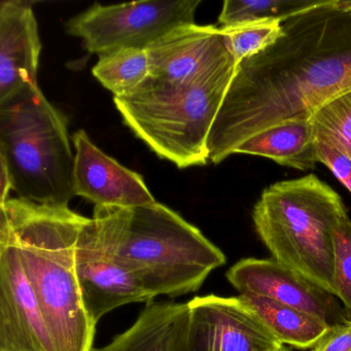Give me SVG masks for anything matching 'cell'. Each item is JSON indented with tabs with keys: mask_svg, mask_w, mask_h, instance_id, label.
I'll return each mask as SVG.
<instances>
[{
	"mask_svg": "<svg viewBox=\"0 0 351 351\" xmlns=\"http://www.w3.org/2000/svg\"><path fill=\"white\" fill-rule=\"evenodd\" d=\"M262 320L281 345L313 348L332 326L308 312L262 295H238Z\"/></svg>",
	"mask_w": 351,
	"mask_h": 351,
	"instance_id": "e0dca14e",
	"label": "cell"
},
{
	"mask_svg": "<svg viewBox=\"0 0 351 351\" xmlns=\"http://www.w3.org/2000/svg\"><path fill=\"white\" fill-rule=\"evenodd\" d=\"M344 213L341 197L309 174L265 189L252 219L274 260L336 295L332 235Z\"/></svg>",
	"mask_w": 351,
	"mask_h": 351,
	"instance_id": "5b68a950",
	"label": "cell"
},
{
	"mask_svg": "<svg viewBox=\"0 0 351 351\" xmlns=\"http://www.w3.org/2000/svg\"><path fill=\"white\" fill-rule=\"evenodd\" d=\"M235 71L232 57L182 83L147 77L114 102L125 124L160 158L180 169L206 165L209 133Z\"/></svg>",
	"mask_w": 351,
	"mask_h": 351,
	"instance_id": "277c9868",
	"label": "cell"
},
{
	"mask_svg": "<svg viewBox=\"0 0 351 351\" xmlns=\"http://www.w3.org/2000/svg\"><path fill=\"white\" fill-rule=\"evenodd\" d=\"M235 154L268 158L299 170L313 169L318 162L311 120L289 121L258 133L240 145Z\"/></svg>",
	"mask_w": 351,
	"mask_h": 351,
	"instance_id": "2e32d148",
	"label": "cell"
},
{
	"mask_svg": "<svg viewBox=\"0 0 351 351\" xmlns=\"http://www.w3.org/2000/svg\"><path fill=\"white\" fill-rule=\"evenodd\" d=\"M326 0H227L219 14L221 28L261 20H285L324 5Z\"/></svg>",
	"mask_w": 351,
	"mask_h": 351,
	"instance_id": "d6986e66",
	"label": "cell"
},
{
	"mask_svg": "<svg viewBox=\"0 0 351 351\" xmlns=\"http://www.w3.org/2000/svg\"><path fill=\"white\" fill-rule=\"evenodd\" d=\"M226 277L239 295L268 298L308 312L330 326L349 322L336 295L274 258H242Z\"/></svg>",
	"mask_w": 351,
	"mask_h": 351,
	"instance_id": "8fae6325",
	"label": "cell"
},
{
	"mask_svg": "<svg viewBox=\"0 0 351 351\" xmlns=\"http://www.w3.org/2000/svg\"><path fill=\"white\" fill-rule=\"evenodd\" d=\"M200 0H147L123 5L95 3L65 24L86 50L101 55L127 48L147 49L178 26L193 24Z\"/></svg>",
	"mask_w": 351,
	"mask_h": 351,
	"instance_id": "52a82bcc",
	"label": "cell"
},
{
	"mask_svg": "<svg viewBox=\"0 0 351 351\" xmlns=\"http://www.w3.org/2000/svg\"><path fill=\"white\" fill-rule=\"evenodd\" d=\"M317 159L332 172L337 180L351 193V159L324 141H316Z\"/></svg>",
	"mask_w": 351,
	"mask_h": 351,
	"instance_id": "603a6c76",
	"label": "cell"
},
{
	"mask_svg": "<svg viewBox=\"0 0 351 351\" xmlns=\"http://www.w3.org/2000/svg\"><path fill=\"white\" fill-rule=\"evenodd\" d=\"M88 217L62 205L10 198L0 223L15 236L55 351H92L96 324L84 305L75 267L77 238Z\"/></svg>",
	"mask_w": 351,
	"mask_h": 351,
	"instance_id": "7a4b0ae2",
	"label": "cell"
},
{
	"mask_svg": "<svg viewBox=\"0 0 351 351\" xmlns=\"http://www.w3.org/2000/svg\"><path fill=\"white\" fill-rule=\"evenodd\" d=\"M73 190L95 206L131 208L157 202L143 176L121 165L96 147L85 130L73 137Z\"/></svg>",
	"mask_w": 351,
	"mask_h": 351,
	"instance_id": "7c38bea8",
	"label": "cell"
},
{
	"mask_svg": "<svg viewBox=\"0 0 351 351\" xmlns=\"http://www.w3.org/2000/svg\"><path fill=\"white\" fill-rule=\"evenodd\" d=\"M312 351H351V322L332 326Z\"/></svg>",
	"mask_w": 351,
	"mask_h": 351,
	"instance_id": "cb8c5ba5",
	"label": "cell"
},
{
	"mask_svg": "<svg viewBox=\"0 0 351 351\" xmlns=\"http://www.w3.org/2000/svg\"><path fill=\"white\" fill-rule=\"evenodd\" d=\"M0 157L19 198L69 206L75 197L67 120L38 86L0 104Z\"/></svg>",
	"mask_w": 351,
	"mask_h": 351,
	"instance_id": "8992f818",
	"label": "cell"
},
{
	"mask_svg": "<svg viewBox=\"0 0 351 351\" xmlns=\"http://www.w3.org/2000/svg\"><path fill=\"white\" fill-rule=\"evenodd\" d=\"M188 305L186 351H272L281 346L238 297L202 295Z\"/></svg>",
	"mask_w": 351,
	"mask_h": 351,
	"instance_id": "9c48e42d",
	"label": "cell"
},
{
	"mask_svg": "<svg viewBox=\"0 0 351 351\" xmlns=\"http://www.w3.org/2000/svg\"><path fill=\"white\" fill-rule=\"evenodd\" d=\"M92 221L108 250L152 300L199 291L227 261L198 228L162 203L131 208L95 206Z\"/></svg>",
	"mask_w": 351,
	"mask_h": 351,
	"instance_id": "3957f363",
	"label": "cell"
},
{
	"mask_svg": "<svg viewBox=\"0 0 351 351\" xmlns=\"http://www.w3.org/2000/svg\"><path fill=\"white\" fill-rule=\"evenodd\" d=\"M336 0L282 22V36L241 61L209 133V161L221 163L258 133L311 120L351 90V13Z\"/></svg>",
	"mask_w": 351,
	"mask_h": 351,
	"instance_id": "6da1fadb",
	"label": "cell"
},
{
	"mask_svg": "<svg viewBox=\"0 0 351 351\" xmlns=\"http://www.w3.org/2000/svg\"><path fill=\"white\" fill-rule=\"evenodd\" d=\"M188 324V302L151 301L128 330L100 351H186Z\"/></svg>",
	"mask_w": 351,
	"mask_h": 351,
	"instance_id": "9a60e30c",
	"label": "cell"
},
{
	"mask_svg": "<svg viewBox=\"0 0 351 351\" xmlns=\"http://www.w3.org/2000/svg\"><path fill=\"white\" fill-rule=\"evenodd\" d=\"M272 351H291L289 350L287 347H285V345H281V346H279L278 348L275 349V350Z\"/></svg>",
	"mask_w": 351,
	"mask_h": 351,
	"instance_id": "4316f807",
	"label": "cell"
},
{
	"mask_svg": "<svg viewBox=\"0 0 351 351\" xmlns=\"http://www.w3.org/2000/svg\"><path fill=\"white\" fill-rule=\"evenodd\" d=\"M336 297L351 322V219L343 213L334 229Z\"/></svg>",
	"mask_w": 351,
	"mask_h": 351,
	"instance_id": "7402d4cb",
	"label": "cell"
},
{
	"mask_svg": "<svg viewBox=\"0 0 351 351\" xmlns=\"http://www.w3.org/2000/svg\"><path fill=\"white\" fill-rule=\"evenodd\" d=\"M282 21L261 20L221 28L236 66L273 46L282 36Z\"/></svg>",
	"mask_w": 351,
	"mask_h": 351,
	"instance_id": "44dd1931",
	"label": "cell"
},
{
	"mask_svg": "<svg viewBox=\"0 0 351 351\" xmlns=\"http://www.w3.org/2000/svg\"><path fill=\"white\" fill-rule=\"evenodd\" d=\"M311 122L316 141L328 143L351 159V90L320 106Z\"/></svg>",
	"mask_w": 351,
	"mask_h": 351,
	"instance_id": "ffe728a7",
	"label": "cell"
},
{
	"mask_svg": "<svg viewBox=\"0 0 351 351\" xmlns=\"http://www.w3.org/2000/svg\"><path fill=\"white\" fill-rule=\"evenodd\" d=\"M92 73L114 97L127 95L149 77L147 49H121L101 55Z\"/></svg>",
	"mask_w": 351,
	"mask_h": 351,
	"instance_id": "ac0fdd59",
	"label": "cell"
},
{
	"mask_svg": "<svg viewBox=\"0 0 351 351\" xmlns=\"http://www.w3.org/2000/svg\"><path fill=\"white\" fill-rule=\"evenodd\" d=\"M149 79L160 83L190 81L232 58L221 28L186 24L147 48Z\"/></svg>",
	"mask_w": 351,
	"mask_h": 351,
	"instance_id": "4fadbf2b",
	"label": "cell"
},
{
	"mask_svg": "<svg viewBox=\"0 0 351 351\" xmlns=\"http://www.w3.org/2000/svg\"><path fill=\"white\" fill-rule=\"evenodd\" d=\"M75 267L84 305L96 326L104 315L122 306L154 301L108 250L89 217L77 238Z\"/></svg>",
	"mask_w": 351,
	"mask_h": 351,
	"instance_id": "30bf717a",
	"label": "cell"
},
{
	"mask_svg": "<svg viewBox=\"0 0 351 351\" xmlns=\"http://www.w3.org/2000/svg\"><path fill=\"white\" fill-rule=\"evenodd\" d=\"M42 42L32 5L19 0L0 3V104L22 90L38 86Z\"/></svg>",
	"mask_w": 351,
	"mask_h": 351,
	"instance_id": "5bb4252c",
	"label": "cell"
},
{
	"mask_svg": "<svg viewBox=\"0 0 351 351\" xmlns=\"http://www.w3.org/2000/svg\"><path fill=\"white\" fill-rule=\"evenodd\" d=\"M0 351H55L19 245L0 223Z\"/></svg>",
	"mask_w": 351,
	"mask_h": 351,
	"instance_id": "ba28073f",
	"label": "cell"
},
{
	"mask_svg": "<svg viewBox=\"0 0 351 351\" xmlns=\"http://www.w3.org/2000/svg\"><path fill=\"white\" fill-rule=\"evenodd\" d=\"M335 5L341 11L349 12L351 13V0H347V1H342V0H336L335 1Z\"/></svg>",
	"mask_w": 351,
	"mask_h": 351,
	"instance_id": "484cf974",
	"label": "cell"
},
{
	"mask_svg": "<svg viewBox=\"0 0 351 351\" xmlns=\"http://www.w3.org/2000/svg\"><path fill=\"white\" fill-rule=\"evenodd\" d=\"M0 204L7 202L10 199V192L13 190L11 176L8 169L5 159L0 157Z\"/></svg>",
	"mask_w": 351,
	"mask_h": 351,
	"instance_id": "d4e9b609",
	"label": "cell"
}]
</instances>
